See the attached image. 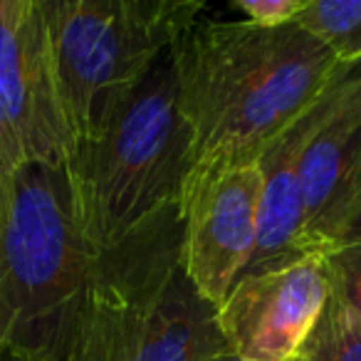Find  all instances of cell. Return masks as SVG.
I'll use <instances>...</instances> for the list:
<instances>
[{
	"instance_id": "1",
	"label": "cell",
	"mask_w": 361,
	"mask_h": 361,
	"mask_svg": "<svg viewBox=\"0 0 361 361\" xmlns=\"http://www.w3.org/2000/svg\"><path fill=\"white\" fill-rule=\"evenodd\" d=\"M171 55L193 166L257 161L349 67L297 23L198 20Z\"/></svg>"
},
{
	"instance_id": "2",
	"label": "cell",
	"mask_w": 361,
	"mask_h": 361,
	"mask_svg": "<svg viewBox=\"0 0 361 361\" xmlns=\"http://www.w3.org/2000/svg\"><path fill=\"white\" fill-rule=\"evenodd\" d=\"M94 267L65 164L16 171L0 188V349L70 361Z\"/></svg>"
},
{
	"instance_id": "3",
	"label": "cell",
	"mask_w": 361,
	"mask_h": 361,
	"mask_svg": "<svg viewBox=\"0 0 361 361\" xmlns=\"http://www.w3.org/2000/svg\"><path fill=\"white\" fill-rule=\"evenodd\" d=\"M218 310L180 265L178 203L109 250L70 361H228Z\"/></svg>"
},
{
	"instance_id": "4",
	"label": "cell",
	"mask_w": 361,
	"mask_h": 361,
	"mask_svg": "<svg viewBox=\"0 0 361 361\" xmlns=\"http://www.w3.org/2000/svg\"><path fill=\"white\" fill-rule=\"evenodd\" d=\"M65 169L80 226L97 252L178 203L193 169V136L171 52L94 139L75 144Z\"/></svg>"
},
{
	"instance_id": "5",
	"label": "cell",
	"mask_w": 361,
	"mask_h": 361,
	"mask_svg": "<svg viewBox=\"0 0 361 361\" xmlns=\"http://www.w3.org/2000/svg\"><path fill=\"white\" fill-rule=\"evenodd\" d=\"M75 144L90 141L206 11L198 0H40Z\"/></svg>"
},
{
	"instance_id": "6",
	"label": "cell",
	"mask_w": 361,
	"mask_h": 361,
	"mask_svg": "<svg viewBox=\"0 0 361 361\" xmlns=\"http://www.w3.org/2000/svg\"><path fill=\"white\" fill-rule=\"evenodd\" d=\"M72 151L40 0H0V188L23 166L67 164Z\"/></svg>"
},
{
	"instance_id": "7",
	"label": "cell",
	"mask_w": 361,
	"mask_h": 361,
	"mask_svg": "<svg viewBox=\"0 0 361 361\" xmlns=\"http://www.w3.org/2000/svg\"><path fill=\"white\" fill-rule=\"evenodd\" d=\"M260 191L257 161L193 166L183 183L180 265L198 295L216 310L255 255Z\"/></svg>"
},
{
	"instance_id": "8",
	"label": "cell",
	"mask_w": 361,
	"mask_h": 361,
	"mask_svg": "<svg viewBox=\"0 0 361 361\" xmlns=\"http://www.w3.org/2000/svg\"><path fill=\"white\" fill-rule=\"evenodd\" d=\"M331 297L324 252L245 272L218 307L233 359L295 361Z\"/></svg>"
},
{
	"instance_id": "9",
	"label": "cell",
	"mask_w": 361,
	"mask_h": 361,
	"mask_svg": "<svg viewBox=\"0 0 361 361\" xmlns=\"http://www.w3.org/2000/svg\"><path fill=\"white\" fill-rule=\"evenodd\" d=\"M300 186L307 245L324 252L361 208V65L346 67L322 97Z\"/></svg>"
},
{
	"instance_id": "10",
	"label": "cell",
	"mask_w": 361,
	"mask_h": 361,
	"mask_svg": "<svg viewBox=\"0 0 361 361\" xmlns=\"http://www.w3.org/2000/svg\"><path fill=\"white\" fill-rule=\"evenodd\" d=\"M295 23L319 40L336 62L361 65V0H307Z\"/></svg>"
},
{
	"instance_id": "11",
	"label": "cell",
	"mask_w": 361,
	"mask_h": 361,
	"mask_svg": "<svg viewBox=\"0 0 361 361\" xmlns=\"http://www.w3.org/2000/svg\"><path fill=\"white\" fill-rule=\"evenodd\" d=\"M295 361H361V317L334 290Z\"/></svg>"
},
{
	"instance_id": "12",
	"label": "cell",
	"mask_w": 361,
	"mask_h": 361,
	"mask_svg": "<svg viewBox=\"0 0 361 361\" xmlns=\"http://www.w3.org/2000/svg\"><path fill=\"white\" fill-rule=\"evenodd\" d=\"M331 290L361 317V243L339 245L324 252Z\"/></svg>"
},
{
	"instance_id": "13",
	"label": "cell",
	"mask_w": 361,
	"mask_h": 361,
	"mask_svg": "<svg viewBox=\"0 0 361 361\" xmlns=\"http://www.w3.org/2000/svg\"><path fill=\"white\" fill-rule=\"evenodd\" d=\"M307 0H238L235 8L243 13V20L257 27L292 25L305 11Z\"/></svg>"
},
{
	"instance_id": "14",
	"label": "cell",
	"mask_w": 361,
	"mask_h": 361,
	"mask_svg": "<svg viewBox=\"0 0 361 361\" xmlns=\"http://www.w3.org/2000/svg\"><path fill=\"white\" fill-rule=\"evenodd\" d=\"M351 243H361V208L351 216V221L346 223L344 228H341L339 238L334 240V245L331 247H339V245H351ZM329 247V250H331ZM326 252V250H324Z\"/></svg>"
},
{
	"instance_id": "15",
	"label": "cell",
	"mask_w": 361,
	"mask_h": 361,
	"mask_svg": "<svg viewBox=\"0 0 361 361\" xmlns=\"http://www.w3.org/2000/svg\"><path fill=\"white\" fill-rule=\"evenodd\" d=\"M0 361H25V359H20V356L11 354V351H6V349H0Z\"/></svg>"
},
{
	"instance_id": "16",
	"label": "cell",
	"mask_w": 361,
	"mask_h": 361,
	"mask_svg": "<svg viewBox=\"0 0 361 361\" xmlns=\"http://www.w3.org/2000/svg\"><path fill=\"white\" fill-rule=\"evenodd\" d=\"M228 361H238V359H233V356H231V359H228Z\"/></svg>"
}]
</instances>
